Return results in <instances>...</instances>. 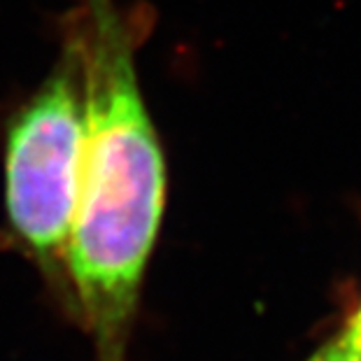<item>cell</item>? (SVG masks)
<instances>
[{
	"instance_id": "6da1fadb",
	"label": "cell",
	"mask_w": 361,
	"mask_h": 361,
	"mask_svg": "<svg viewBox=\"0 0 361 361\" xmlns=\"http://www.w3.org/2000/svg\"><path fill=\"white\" fill-rule=\"evenodd\" d=\"M68 35L87 91L78 210L66 289L96 361H128V343L166 207V161L135 73V40L114 0H78Z\"/></svg>"
},
{
	"instance_id": "7a4b0ae2",
	"label": "cell",
	"mask_w": 361,
	"mask_h": 361,
	"mask_svg": "<svg viewBox=\"0 0 361 361\" xmlns=\"http://www.w3.org/2000/svg\"><path fill=\"white\" fill-rule=\"evenodd\" d=\"M84 147V71L78 44L66 33L54 71L17 110L5 137L7 221L35 264L63 287Z\"/></svg>"
},
{
	"instance_id": "3957f363",
	"label": "cell",
	"mask_w": 361,
	"mask_h": 361,
	"mask_svg": "<svg viewBox=\"0 0 361 361\" xmlns=\"http://www.w3.org/2000/svg\"><path fill=\"white\" fill-rule=\"evenodd\" d=\"M308 361H361V352L345 343L341 336H336L324 348L314 352Z\"/></svg>"
},
{
	"instance_id": "277c9868",
	"label": "cell",
	"mask_w": 361,
	"mask_h": 361,
	"mask_svg": "<svg viewBox=\"0 0 361 361\" xmlns=\"http://www.w3.org/2000/svg\"><path fill=\"white\" fill-rule=\"evenodd\" d=\"M338 336H341L348 345H352L355 350L361 352V301L357 305L355 314H352V317L348 319V324H345V329Z\"/></svg>"
}]
</instances>
